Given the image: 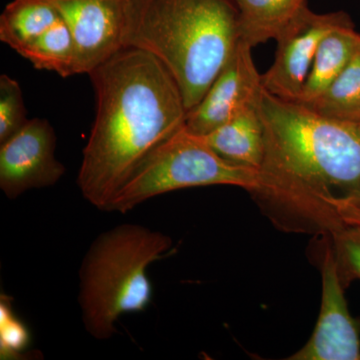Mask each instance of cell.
I'll list each match as a JSON object with an SVG mask.
<instances>
[{
	"label": "cell",
	"instance_id": "11",
	"mask_svg": "<svg viewBox=\"0 0 360 360\" xmlns=\"http://www.w3.org/2000/svg\"><path fill=\"white\" fill-rule=\"evenodd\" d=\"M257 101L258 96L229 122L201 137L224 160L258 170L264 156V127Z\"/></svg>",
	"mask_w": 360,
	"mask_h": 360
},
{
	"label": "cell",
	"instance_id": "10",
	"mask_svg": "<svg viewBox=\"0 0 360 360\" xmlns=\"http://www.w3.org/2000/svg\"><path fill=\"white\" fill-rule=\"evenodd\" d=\"M77 44L78 72L87 75L123 49L122 0H49Z\"/></svg>",
	"mask_w": 360,
	"mask_h": 360
},
{
	"label": "cell",
	"instance_id": "12",
	"mask_svg": "<svg viewBox=\"0 0 360 360\" xmlns=\"http://www.w3.org/2000/svg\"><path fill=\"white\" fill-rule=\"evenodd\" d=\"M359 49L360 34L355 32L354 25L335 28L326 35L296 103H314L345 70Z\"/></svg>",
	"mask_w": 360,
	"mask_h": 360
},
{
	"label": "cell",
	"instance_id": "15",
	"mask_svg": "<svg viewBox=\"0 0 360 360\" xmlns=\"http://www.w3.org/2000/svg\"><path fill=\"white\" fill-rule=\"evenodd\" d=\"M18 54L37 70L53 71L63 78L79 75L77 44L61 18Z\"/></svg>",
	"mask_w": 360,
	"mask_h": 360
},
{
	"label": "cell",
	"instance_id": "9",
	"mask_svg": "<svg viewBox=\"0 0 360 360\" xmlns=\"http://www.w3.org/2000/svg\"><path fill=\"white\" fill-rule=\"evenodd\" d=\"M335 250L328 248L322 267V302L309 342L290 360H360L359 324L343 295Z\"/></svg>",
	"mask_w": 360,
	"mask_h": 360
},
{
	"label": "cell",
	"instance_id": "6",
	"mask_svg": "<svg viewBox=\"0 0 360 360\" xmlns=\"http://www.w3.org/2000/svg\"><path fill=\"white\" fill-rule=\"evenodd\" d=\"M352 25L345 11L321 14L305 6L276 39V58L262 75V87L283 101H297L321 40L335 28Z\"/></svg>",
	"mask_w": 360,
	"mask_h": 360
},
{
	"label": "cell",
	"instance_id": "7",
	"mask_svg": "<svg viewBox=\"0 0 360 360\" xmlns=\"http://www.w3.org/2000/svg\"><path fill=\"white\" fill-rule=\"evenodd\" d=\"M56 134L49 120H30L8 141L0 144V189L9 200L32 189L58 184L65 165L56 160Z\"/></svg>",
	"mask_w": 360,
	"mask_h": 360
},
{
	"label": "cell",
	"instance_id": "2",
	"mask_svg": "<svg viewBox=\"0 0 360 360\" xmlns=\"http://www.w3.org/2000/svg\"><path fill=\"white\" fill-rule=\"evenodd\" d=\"M96 113L77 186L98 210L163 142L184 129L187 110L176 80L153 54L125 47L89 73Z\"/></svg>",
	"mask_w": 360,
	"mask_h": 360
},
{
	"label": "cell",
	"instance_id": "8",
	"mask_svg": "<svg viewBox=\"0 0 360 360\" xmlns=\"http://www.w3.org/2000/svg\"><path fill=\"white\" fill-rule=\"evenodd\" d=\"M252 47L239 40L229 61L200 103L187 112L186 129L198 136L214 131L257 98L262 75L253 61Z\"/></svg>",
	"mask_w": 360,
	"mask_h": 360
},
{
	"label": "cell",
	"instance_id": "18",
	"mask_svg": "<svg viewBox=\"0 0 360 360\" xmlns=\"http://www.w3.org/2000/svg\"><path fill=\"white\" fill-rule=\"evenodd\" d=\"M333 250L341 281L360 279V229L347 225L333 232ZM343 284V283H342Z\"/></svg>",
	"mask_w": 360,
	"mask_h": 360
},
{
	"label": "cell",
	"instance_id": "20",
	"mask_svg": "<svg viewBox=\"0 0 360 360\" xmlns=\"http://www.w3.org/2000/svg\"><path fill=\"white\" fill-rule=\"evenodd\" d=\"M342 220L345 225H354L360 229V206H348L343 213Z\"/></svg>",
	"mask_w": 360,
	"mask_h": 360
},
{
	"label": "cell",
	"instance_id": "16",
	"mask_svg": "<svg viewBox=\"0 0 360 360\" xmlns=\"http://www.w3.org/2000/svg\"><path fill=\"white\" fill-rule=\"evenodd\" d=\"M307 106L331 120L360 122V49L330 86Z\"/></svg>",
	"mask_w": 360,
	"mask_h": 360
},
{
	"label": "cell",
	"instance_id": "17",
	"mask_svg": "<svg viewBox=\"0 0 360 360\" xmlns=\"http://www.w3.org/2000/svg\"><path fill=\"white\" fill-rule=\"evenodd\" d=\"M30 120L20 84L7 75L0 77V144L20 132Z\"/></svg>",
	"mask_w": 360,
	"mask_h": 360
},
{
	"label": "cell",
	"instance_id": "4",
	"mask_svg": "<svg viewBox=\"0 0 360 360\" xmlns=\"http://www.w3.org/2000/svg\"><path fill=\"white\" fill-rule=\"evenodd\" d=\"M169 236L141 224L118 225L91 243L79 270L78 302L92 338L110 340L120 316L148 307L153 288L149 265L167 257Z\"/></svg>",
	"mask_w": 360,
	"mask_h": 360
},
{
	"label": "cell",
	"instance_id": "5",
	"mask_svg": "<svg viewBox=\"0 0 360 360\" xmlns=\"http://www.w3.org/2000/svg\"><path fill=\"white\" fill-rule=\"evenodd\" d=\"M208 186H239L251 193L258 186V170L224 160L184 127L142 163L105 212L124 214L160 194Z\"/></svg>",
	"mask_w": 360,
	"mask_h": 360
},
{
	"label": "cell",
	"instance_id": "13",
	"mask_svg": "<svg viewBox=\"0 0 360 360\" xmlns=\"http://www.w3.org/2000/svg\"><path fill=\"white\" fill-rule=\"evenodd\" d=\"M239 39L251 47L276 40L307 6V0H236Z\"/></svg>",
	"mask_w": 360,
	"mask_h": 360
},
{
	"label": "cell",
	"instance_id": "3",
	"mask_svg": "<svg viewBox=\"0 0 360 360\" xmlns=\"http://www.w3.org/2000/svg\"><path fill=\"white\" fill-rule=\"evenodd\" d=\"M236 0H122V45L153 54L174 75L187 112L239 42Z\"/></svg>",
	"mask_w": 360,
	"mask_h": 360
},
{
	"label": "cell",
	"instance_id": "19",
	"mask_svg": "<svg viewBox=\"0 0 360 360\" xmlns=\"http://www.w3.org/2000/svg\"><path fill=\"white\" fill-rule=\"evenodd\" d=\"M4 321L8 323L6 317ZM1 330V340L4 345L2 347H4L6 350H20L27 342L26 333L18 323H8V326H4Z\"/></svg>",
	"mask_w": 360,
	"mask_h": 360
},
{
	"label": "cell",
	"instance_id": "1",
	"mask_svg": "<svg viewBox=\"0 0 360 360\" xmlns=\"http://www.w3.org/2000/svg\"><path fill=\"white\" fill-rule=\"evenodd\" d=\"M258 110L264 156L251 191L272 221L288 231L333 234L360 206V122L317 115L262 87Z\"/></svg>",
	"mask_w": 360,
	"mask_h": 360
},
{
	"label": "cell",
	"instance_id": "14",
	"mask_svg": "<svg viewBox=\"0 0 360 360\" xmlns=\"http://www.w3.org/2000/svg\"><path fill=\"white\" fill-rule=\"evenodd\" d=\"M59 20L49 0H13L0 15V40L18 53Z\"/></svg>",
	"mask_w": 360,
	"mask_h": 360
}]
</instances>
